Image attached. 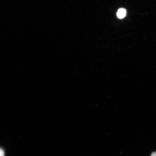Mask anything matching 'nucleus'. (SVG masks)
<instances>
[{
  "instance_id": "1",
  "label": "nucleus",
  "mask_w": 156,
  "mask_h": 156,
  "mask_svg": "<svg viewBox=\"0 0 156 156\" xmlns=\"http://www.w3.org/2000/svg\"><path fill=\"white\" fill-rule=\"evenodd\" d=\"M126 11L124 9H120L118 10L117 13V16L119 19H123L126 17Z\"/></svg>"
},
{
  "instance_id": "2",
  "label": "nucleus",
  "mask_w": 156,
  "mask_h": 156,
  "mask_svg": "<svg viewBox=\"0 0 156 156\" xmlns=\"http://www.w3.org/2000/svg\"><path fill=\"white\" fill-rule=\"evenodd\" d=\"M0 156H5V152L2 148H0Z\"/></svg>"
},
{
  "instance_id": "3",
  "label": "nucleus",
  "mask_w": 156,
  "mask_h": 156,
  "mask_svg": "<svg viewBox=\"0 0 156 156\" xmlns=\"http://www.w3.org/2000/svg\"><path fill=\"white\" fill-rule=\"evenodd\" d=\"M151 156H156V152L153 153L151 155Z\"/></svg>"
}]
</instances>
